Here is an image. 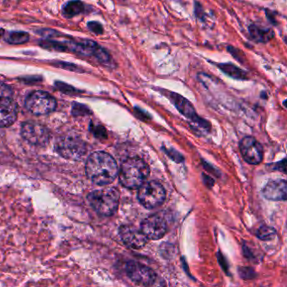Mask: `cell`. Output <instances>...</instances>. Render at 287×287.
<instances>
[{"instance_id":"obj_16","label":"cell","mask_w":287,"mask_h":287,"mask_svg":"<svg viewBox=\"0 0 287 287\" xmlns=\"http://www.w3.org/2000/svg\"><path fill=\"white\" fill-rule=\"evenodd\" d=\"M100 45L91 40H83L78 43H71L68 49L83 56H94Z\"/></svg>"},{"instance_id":"obj_19","label":"cell","mask_w":287,"mask_h":287,"mask_svg":"<svg viewBox=\"0 0 287 287\" xmlns=\"http://www.w3.org/2000/svg\"><path fill=\"white\" fill-rule=\"evenodd\" d=\"M30 39L29 35L26 32H12L5 35V40L10 44H24Z\"/></svg>"},{"instance_id":"obj_21","label":"cell","mask_w":287,"mask_h":287,"mask_svg":"<svg viewBox=\"0 0 287 287\" xmlns=\"http://www.w3.org/2000/svg\"><path fill=\"white\" fill-rule=\"evenodd\" d=\"M275 234H276V232L275 229L270 226H261L257 232V236L259 239H262L264 241H269L274 239Z\"/></svg>"},{"instance_id":"obj_27","label":"cell","mask_w":287,"mask_h":287,"mask_svg":"<svg viewBox=\"0 0 287 287\" xmlns=\"http://www.w3.org/2000/svg\"><path fill=\"white\" fill-rule=\"evenodd\" d=\"M56 66L60 67V68H64V69L73 71V72H81V69H79V68L77 65L68 64V63H59V64H56Z\"/></svg>"},{"instance_id":"obj_12","label":"cell","mask_w":287,"mask_h":287,"mask_svg":"<svg viewBox=\"0 0 287 287\" xmlns=\"http://www.w3.org/2000/svg\"><path fill=\"white\" fill-rule=\"evenodd\" d=\"M119 235L124 244L133 249L142 248L149 242V239L144 235L141 229L136 228L132 225L121 226Z\"/></svg>"},{"instance_id":"obj_7","label":"cell","mask_w":287,"mask_h":287,"mask_svg":"<svg viewBox=\"0 0 287 287\" xmlns=\"http://www.w3.org/2000/svg\"><path fill=\"white\" fill-rule=\"evenodd\" d=\"M126 271L127 276L137 285H156L157 275L154 270L146 265L130 261L126 265Z\"/></svg>"},{"instance_id":"obj_18","label":"cell","mask_w":287,"mask_h":287,"mask_svg":"<svg viewBox=\"0 0 287 287\" xmlns=\"http://www.w3.org/2000/svg\"><path fill=\"white\" fill-rule=\"evenodd\" d=\"M83 10H84V5L83 3L79 0H73L64 5L63 13L66 17L72 18L83 12Z\"/></svg>"},{"instance_id":"obj_20","label":"cell","mask_w":287,"mask_h":287,"mask_svg":"<svg viewBox=\"0 0 287 287\" xmlns=\"http://www.w3.org/2000/svg\"><path fill=\"white\" fill-rule=\"evenodd\" d=\"M40 45L46 49H50V50H55V51H65L68 49L64 42H56V41H51V40H46L40 42Z\"/></svg>"},{"instance_id":"obj_14","label":"cell","mask_w":287,"mask_h":287,"mask_svg":"<svg viewBox=\"0 0 287 287\" xmlns=\"http://www.w3.org/2000/svg\"><path fill=\"white\" fill-rule=\"evenodd\" d=\"M263 195L270 200H285L287 197V185L285 180H270L263 189Z\"/></svg>"},{"instance_id":"obj_5","label":"cell","mask_w":287,"mask_h":287,"mask_svg":"<svg viewBox=\"0 0 287 287\" xmlns=\"http://www.w3.org/2000/svg\"><path fill=\"white\" fill-rule=\"evenodd\" d=\"M25 106L32 114L42 116L56 110V101L55 98L48 93L36 91L32 93L27 98Z\"/></svg>"},{"instance_id":"obj_2","label":"cell","mask_w":287,"mask_h":287,"mask_svg":"<svg viewBox=\"0 0 287 287\" xmlns=\"http://www.w3.org/2000/svg\"><path fill=\"white\" fill-rule=\"evenodd\" d=\"M149 167L145 161L137 157L127 158L122 163L118 172L120 182L127 189H138L149 176Z\"/></svg>"},{"instance_id":"obj_15","label":"cell","mask_w":287,"mask_h":287,"mask_svg":"<svg viewBox=\"0 0 287 287\" xmlns=\"http://www.w3.org/2000/svg\"><path fill=\"white\" fill-rule=\"evenodd\" d=\"M248 33L254 42L260 43H267L275 37V32L271 28L255 24L248 26Z\"/></svg>"},{"instance_id":"obj_28","label":"cell","mask_w":287,"mask_h":287,"mask_svg":"<svg viewBox=\"0 0 287 287\" xmlns=\"http://www.w3.org/2000/svg\"><path fill=\"white\" fill-rule=\"evenodd\" d=\"M265 15H266V18L270 21V23H271L273 25H277L278 22L277 20H276V15H275V13L273 10H269V9L265 10Z\"/></svg>"},{"instance_id":"obj_22","label":"cell","mask_w":287,"mask_h":287,"mask_svg":"<svg viewBox=\"0 0 287 287\" xmlns=\"http://www.w3.org/2000/svg\"><path fill=\"white\" fill-rule=\"evenodd\" d=\"M94 56H95V59H97L98 61L101 64H105V65H109L112 63V58L110 54L105 48H103L100 46H99L97 51H95Z\"/></svg>"},{"instance_id":"obj_30","label":"cell","mask_w":287,"mask_h":287,"mask_svg":"<svg viewBox=\"0 0 287 287\" xmlns=\"http://www.w3.org/2000/svg\"><path fill=\"white\" fill-rule=\"evenodd\" d=\"M12 91L10 87H8L5 83H0V98L5 97V96H11Z\"/></svg>"},{"instance_id":"obj_23","label":"cell","mask_w":287,"mask_h":287,"mask_svg":"<svg viewBox=\"0 0 287 287\" xmlns=\"http://www.w3.org/2000/svg\"><path fill=\"white\" fill-rule=\"evenodd\" d=\"M226 51H228L229 53L231 54L232 56H234V59L237 61L241 63L242 64H245L246 56L245 54L243 53V51H241L240 49H238L235 46H227L226 47Z\"/></svg>"},{"instance_id":"obj_13","label":"cell","mask_w":287,"mask_h":287,"mask_svg":"<svg viewBox=\"0 0 287 287\" xmlns=\"http://www.w3.org/2000/svg\"><path fill=\"white\" fill-rule=\"evenodd\" d=\"M17 104L11 96L0 98V127H10L17 119Z\"/></svg>"},{"instance_id":"obj_10","label":"cell","mask_w":287,"mask_h":287,"mask_svg":"<svg viewBox=\"0 0 287 287\" xmlns=\"http://www.w3.org/2000/svg\"><path fill=\"white\" fill-rule=\"evenodd\" d=\"M21 133L27 141L37 146H45L50 139L48 130L42 125L34 122H24Z\"/></svg>"},{"instance_id":"obj_9","label":"cell","mask_w":287,"mask_h":287,"mask_svg":"<svg viewBox=\"0 0 287 287\" xmlns=\"http://www.w3.org/2000/svg\"><path fill=\"white\" fill-rule=\"evenodd\" d=\"M240 151L244 160L249 164L257 165L263 160V148L253 136H246L242 139Z\"/></svg>"},{"instance_id":"obj_17","label":"cell","mask_w":287,"mask_h":287,"mask_svg":"<svg viewBox=\"0 0 287 287\" xmlns=\"http://www.w3.org/2000/svg\"><path fill=\"white\" fill-rule=\"evenodd\" d=\"M217 67L224 74H226V76L234 79H237V80L248 79V73L234 64H230V63L218 64H217Z\"/></svg>"},{"instance_id":"obj_24","label":"cell","mask_w":287,"mask_h":287,"mask_svg":"<svg viewBox=\"0 0 287 287\" xmlns=\"http://www.w3.org/2000/svg\"><path fill=\"white\" fill-rule=\"evenodd\" d=\"M194 14H195V16L197 18L198 20H200L202 22L206 21L207 13L205 11L204 8L202 6V4L198 1H195V3H194Z\"/></svg>"},{"instance_id":"obj_6","label":"cell","mask_w":287,"mask_h":287,"mask_svg":"<svg viewBox=\"0 0 287 287\" xmlns=\"http://www.w3.org/2000/svg\"><path fill=\"white\" fill-rule=\"evenodd\" d=\"M58 153L64 158L78 160L85 154L86 146L83 140L76 136H65L56 141Z\"/></svg>"},{"instance_id":"obj_29","label":"cell","mask_w":287,"mask_h":287,"mask_svg":"<svg viewBox=\"0 0 287 287\" xmlns=\"http://www.w3.org/2000/svg\"><path fill=\"white\" fill-rule=\"evenodd\" d=\"M56 86L59 90L66 93H74L76 91L75 89L68 85L66 83H63V82H56Z\"/></svg>"},{"instance_id":"obj_3","label":"cell","mask_w":287,"mask_h":287,"mask_svg":"<svg viewBox=\"0 0 287 287\" xmlns=\"http://www.w3.org/2000/svg\"><path fill=\"white\" fill-rule=\"evenodd\" d=\"M88 199L95 212L104 217H110L118 209L120 194L114 188H104L92 191Z\"/></svg>"},{"instance_id":"obj_11","label":"cell","mask_w":287,"mask_h":287,"mask_svg":"<svg viewBox=\"0 0 287 287\" xmlns=\"http://www.w3.org/2000/svg\"><path fill=\"white\" fill-rule=\"evenodd\" d=\"M165 95L168 96L171 102L173 103L181 114H184L185 117H187L193 122H196L202 127H206L205 125H207V122H205L204 120L198 117L195 107L193 106L190 100H188L187 99H185L184 96L179 95L177 93L170 92V91H166Z\"/></svg>"},{"instance_id":"obj_8","label":"cell","mask_w":287,"mask_h":287,"mask_svg":"<svg viewBox=\"0 0 287 287\" xmlns=\"http://www.w3.org/2000/svg\"><path fill=\"white\" fill-rule=\"evenodd\" d=\"M141 230L149 240H158L165 236L168 225L165 218L157 213L149 216L142 221Z\"/></svg>"},{"instance_id":"obj_26","label":"cell","mask_w":287,"mask_h":287,"mask_svg":"<svg viewBox=\"0 0 287 287\" xmlns=\"http://www.w3.org/2000/svg\"><path fill=\"white\" fill-rule=\"evenodd\" d=\"M73 112L74 114H88L90 110L88 108L84 105H79V104H74L73 105Z\"/></svg>"},{"instance_id":"obj_1","label":"cell","mask_w":287,"mask_h":287,"mask_svg":"<svg viewBox=\"0 0 287 287\" xmlns=\"http://www.w3.org/2000/svg\"><path fill=\"white\" fill-rule=\"evenodd\" d=\"M117 161L105 152H95L86 162V173L93 183L98 185L111 184L118 176Z\"/></svg>"},{"instance_id":"obj_25","label":"cell","mask_w":287,"mask_h":287,"mask_svg":"<svg viewBox=\"0 0 287 287\" xmlns=\"http://www.w3.org/2000/svg\"><path fill=\"white\" fill-rule=\"evenodd\" d=\"M89 29L96 35H102L104 33V28L102 24L97 21H90L88 23Z\"/></svg>"},{"instance_id":"obj_4","label":"cell","mask_w":287,"mask_h":287,"mask_svg":"<svg viewBox=\"0 0 287 287\" xmlns=\"http://www.w3.org/2000/svg\"><path fill=\"white\" fill-rule=\"evenodd\" d=\"M138 189L139 202L147 209H154L165 200V190L157 181L144 182Z\"/></svg>"}]
</instances>
